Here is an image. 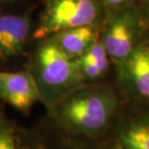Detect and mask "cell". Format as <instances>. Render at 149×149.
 <instances>
[{
    "label": "cell",
    "instance_id": "3957f363",
    "mask_svg": "<svg viewBox=\"0 0 149 149\" xmlns=\"http://www.w3.org/2000/svg\"><path fill=\"white\" fill-rule=\"evenodd\" d=\"M104 17L96 0H46L34 37L42 40L64 30L101 23Z\"/></svg>",
    "mask_w": 149,
    "mask_h": 149
},
{
    "label": "cell",
    "instance_id": "8992f818",
    "mask_svg": "<svg viewBox=\"0 0 149 149\" xmlns=\"http://www.w3.org/2000/svg\"><path fill=\"white\" fill-rule=\"evenodd\" d=\"M31 28V20L26 15H0V58H11L21 53Z\"/></svg>",
    "mask_w": 149,
    "mask_h": 149
},
{
    "label": "cell",
    "instance_id": "ba28073f",
    "mask_svg": "<svg viewBox=\"0 0 149 149\" xmlns=\"http://www.w3.org/2000/svg\"><path fill=\"white\" fill-rule=\"evenodd\" d=\"M103 22L64 30L47 38L69 57L76 59L100 39Z\"/></svg>",
    "mask_w": 149,
    "mask_h": 149
},
{
    "label": "cell",
    "instance_id": "277c9868",
    "mask_svg": "<svg viewBox=\"0 0 149 149\" xmlns=\"http://www.w3.org/2000/svg\"><path fill=\"white\" fill-rule=\"evenodd\" d=\"M140 32V17L132 6L106 13L100 40L109 57L116 62L118 68L139 44Z\"/></svg>",
    "mask_w": 149,
    "mask_h": 149
},
{
    "label": "cell",
    "instance_id": "7a4b0ae2",
    "mask_svg": "<svg viewBox=\"0 0 149 149\" xmlns=\"http://www.w3.org/2000/svg\"><path fill=\"white\" fill-rule=\"evenodd\" d=\"M32 74L35 79L40 100L48 107L85 84L74 59H71L50 39L45 38L36 52Z\"/></svg>",
    "mask_w": 149,
    "mask_h": 149
},
{
    "label": "cell",
    "instance_id": "5bb4252c",
    "mask_svg": "<svg viewBox=\"0 0 149 149\" xmlns=\"http://www.w3.org/2000/svg\"><path fill=\"white\" fill-rule=\"evenodd\" d=\"M14 1H17V0H0V5L3 4V3H12V2H14Z\"/></svg>",
    "mask_w": 149,
    "mask_h": 149
},
{
    "label": "cell",
    "instance_id": "30bf717a",
    "mask_svg": "<svg viewBox=\"0 0 149 149\" xmlns=\"http://www.w3.org/2000/svg\"><path fill=\"white\" fill-rule=\"evenodd\" d=\"M80 56H83L85 59L91 61L94 64H95L98 68L105 74L109 68V57L100 39L96 41L94 44H92L91 47Z\"/></svg>",
    "mask_w": 149,
    "mask_h": 149
},
{
    "label": "cell",
    "instance_id": "9a60e30c",
    "mask_svg": "<svg viewBox=\"0 0 149 149\" xmlns=\"http://www.w3.org/2000/svg\"><path fill=\"white\" fill-rule=\"evenodd\" d=\"M148 15H149V1H148Z\"/></svg>",
    "mask_w": 149,
    "mask_h": 149
},
{
    "label": "cell",
    "instance_id": "4fadbf2b",
    "mask_svg": "<svg viewBox=\"0 0 149 149\" xmlns=\"http://www.w3.org/2000/svg\"><path fill=\"white\" fill-rule=\"evenodd\" d=\"M97 3L101 6L104 13H110L119 8L129 6L132 0H96Z\"/></svg>",
    "mask_w": 149,
    "mask_h": 149
},
{
    "label": "cell",
    "instance_id": "8fae6325",
    "mask_svg": "<svg viewBox=\"0 0 149 149\" xmlns=\"http://www.w3.org/2000/svg\"><path fill=\"white\" fill-rule=\"evenodd\" d=\"M74 60L80 77L85 83L86 81H94L98 80L104 75V74L98 68L95 64L85 59V57L80 56Z\"/></svg>",
    "mask_w": 149,
    "mask_h": 149
},
{
    "label": "cell",
    "instance_id": "5b68a950",
    "mask_svg": "<svg viewBox=\"0 0 149 149\" xmlns=\"http://www.w3.org/2000/svg\"><path fill=\"white\" fill-rule=\"evenodd\" d=\"M0 98L21 111H29L40 100V94L32 72L0 70Z\"/></svg>",
    "mask_w": 149,
    "mask_h": 149
},
{
    "label": "cell",
    "instance_id": "6da1fadb",
    "mask_svg": "<svg viewBox=\"0 0 149 149\" xmlns=\"http://www.w3.org/2000/svg\"><path fill=\"white\" fill-rule=\"evenodd\" d=\"M117 107V96L109 87L85 83L49 109L55 121L65 129L96 135L108 127Z\"/></svg>",
    "mask_w": 149,
    "mask_h": 149
},
{
    "label": "cell",
    "instance_id": "7c38bea8",
    "mask_svg": "<svg viewBox=\"0 0 149 149\" xmlns=\"http://www.w3.org/2000/svg\"><path fill=\"white\" fill-rule=\"evenodd\" d=\"M0 149H17L10 130L0 123Z\"/></svg>",
    "mask_w": 149,
    "mask_h": 149
},
{
    "label": "cell",
    "instance_id": "9c48e42d",
    "mask_svg": "<svg viewBox=\"0 0 149 149\" xmlns=\"http://www.w3.org/2000/svg\"><path fill=\"white\" fill-rule=\"evenodd\" d=\"M120 144L123 149H149V120H139L123 130Z\"/></svg>",
    "mask_w": 149,
    "mask_h": 149
},
{
    "label": "cell",
    "instance_id": "52a82bcc",
    "mask_svg": "<svg viewBox=\"0 0 149 149\" xmlns=\"http://www.w3.org/2000/svg\"><path fill=\"white\" fill-rule=\"evenodd\" d=\"M118 69L134 92L149 100V44L139 43Z\"/></svg>",
    "mask_w": 149,
    "mask_h": 149
}]
</instances>
